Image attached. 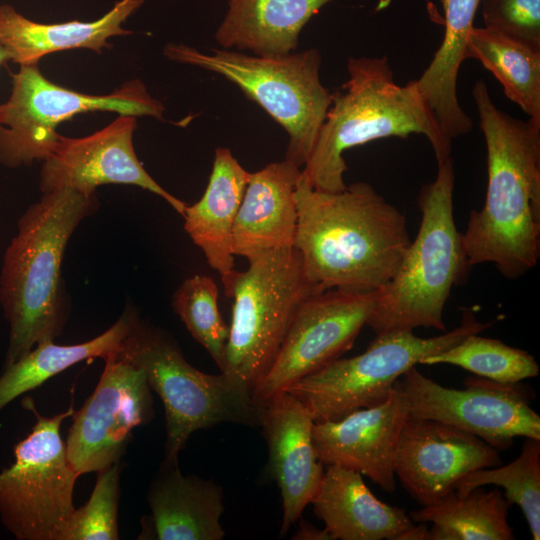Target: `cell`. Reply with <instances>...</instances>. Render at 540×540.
<instances>
[{
	"label": "cell",
	"mask_w": 540,
	"mask_h": 540,
	"mask_svg": "<svg viewBox=\"0 0 540 540\" xmlns=\"http://www.w3.org/2000/svg\"><path fill=\"white\" fill-rule=\"evenodd\" d=\"M139 319L136 310L126 306L111 327L89 341L73 345L40 343L19 360L4 366L0 376V412L20 395L69 367L83 360L116 354Z\"/></svg>",
	"instance_id": "484cf974"
},
{
	"label": "cell",
	"mask_w": 540,
	"mask_h": 540,
	"mask_svg": "<svg viewBox=\"0 0 540 540\" xmlns=\"http://www.w3.org/2000/svg\"><path fill=\"white\" fill-rule=\"evenodd\" d=\"M258 418L268 445L269 472L282 496V536L318 492L324 475L323 464L313 444L312 415L288 391L260 406Z\"/></svg>",
	"instance_id": "ac0fdd59"
},
{
	"label": "cell",
	"mask_w": 540,
	"mask_h": 540,
	"mask_svg": "<svg viewBox=\"0 0 540 540\" xmlns=\"http://www.w3.org/2000/svg\"><path fill=\"white\" fill-rule=\"evenodd\" d=\"M501 465L481 438L433 420L407 418L397 445L395 476L422 506L442 499L469 472Z\"/></svg>",
	"instance_id": "2e32d148"
},
{
	"label": "cell",
	"mask_w": 540,
	"mask_h": 540,
	"mask_svg": "<svg viewBox=\"0 0 540 540\" xmlns=\"http://www.w3.org/2000/svg\"><path fill=\"white\" fill-rule=\"evenodd\" d=\"M493 484L505 489L504 497L517 504L529 525L532 538L540 539V439L526 438L519 456L504 466L482 468L467 473L454 485L464 492Z\"/></svg>",
	"instance_id": "f546056e"
},
{
	"label": "cell",
	"mask_w": 540,
	"mask_h": 540,
	"mask_svg": "<svg viewBox=\"0 0 540 540\" xmlns=\"http://www.w3.org/2000/svg\"><path fill=\"white\" fill-rule=\"evenodd\" d=\"M466 58L479 61L503 87L505 95L540 122V47L497 30L473 27Z\"/></svg>",
	"instance_id": "83f0119b"
},
{
	"label": "cell",
	"mask_w": 540,
	"mask_h": 540,
	"mask_svg": "<svg viewBox=\"0 0 540 540\" xmlns=\"http://www.w3.org/2000/svg\"><path fill=\"white\" fill-rule=\"evenodd\" d=\"M441 363L505 384L519 383L539 374V365L531 354L479 333L470 334L450 348L420 361L426 365Z\"/></svg>",
	"instance_id": "f1b7e54d"
},
{
	"label": "cell",
	"mask_w": 540,
	"mask_h": 540,
	"mask_svg": "<svg viewBox=\"0 0 540 540\" xmlns=\"http://www.w3.org/2000/svg\"><path fill=\"white\" fill-rule=\"evenodd\" d=\"M294 247L324 290L373 292L395 274L411 242L404 214L369 183L339 192L313 188L301 172Z\"/></svg>",
	"instance_id": "7a4b0ae2"
},
{
	"label": "cell",
	"mask_w": 540,
	"mask_h": 540,
	"mask_svg": "<svg viewBox=\"0 0 540 540\" xmlns=\"http://www.w3.org/2000/svg\"><path fill=\"white\" fill-rule=\"evenodd\" d=\"M510 504L495 488L455 489L434 504L422 506L409 516L413 522H431L427 540H513L508 523Z\"/></svg>",
	"instance_id": "4316f807"
},
{
	"label": "cell",
	"mask_w": 540,
	"mask_h": 540,
	"mask_svg": "<svg viewBox=\"0 0 540 540\" xmlns=\"http://www.w3.org/2000/svg\"><path fill=\"white\" fill-rule=\"evenodd\" d=\"M99 382L80 410L74 412L66 454L80 476L119 462L132 431L153 417V397L140 367L116 354L104 358Z\"/></svg>",
	"instance_id": "5bb4252c"
},
{
	"label": "cell",
	"mask_w": 540,
	"mask_h": 540,
	"mask_svg": "<svg viewBox=\"0 0 540 540\" xmlns=\"http://www.w3.org/2000/svg\"><path fill=\"white\" fill-rule=\"evenodd\" d=\"M163 54L235 84L288 133L285 160L304 166L332 102V94L320 79L318 50L258 56L223 48L203 53L185 44H167Z\"/></svg>",
	"instance_id": "8992f818"
},
{
	"label": "cell",
	"mask_w": 540,
	"mask_h": 540,
	"mask_svg": "<svg viewBox=\"0 0 540 540\" xmlns=\"http://www.w3.org/2000/svg\"><path fill=\"white\" fill-rule=\"evenodd\" d=\"M145 0H118L102 17L93 21L72 20L62 23H39L26 18L9 4L0 5V45L10 61L20 66L35 65L51 53L85 48L102 53L114 36L132 33L123 23Z\"/></svg>",
	"instance_id": "ffe728a7"
},
{
	"label": "cell",
	"mask_w": 540,
	"mask_h": 540,
	"mask_svg": "<svg viewBox=\"0 0 540 540\" xmlns=\"http://www.w3.org/2000/svg\"><path fill=\"white\" fill-rule=\"evenodd\" d=\"M98 207L96 196L42 193L17 222L0 271V305L9 325L5 364L61 335L69 316L61 265L67 244Z\"/></svg>",
	"instance_id": "3957f363"
},
{
	"label": "cell",
	"mask_w": 540,
	"mask_h": 540,
	"mask_svg": "<svg viewBox=\"0 0 540 540\" xmlns=\"http://www.w3.org/2000/svg\"><path fill=\"white\" fill-rule=\"evenodd\" d=\"M408 418L406 402L393 387L383 403L356 410L335 421L314 422L312 437L322 464L364 474L387 492L394 491L399 435Z\"/></svg>",
	"instance_id": "e0dca14e"
},
{
	"label": "cell",
	"mask_w": 540,
	"mask_h": 540,
	"mask_svg": "<svg viewBox=\"0 0 540 540\" xmlns=\"http://www.w3.org/2000/svg\"><path fill=\"white\" fill-rule=\"evenodd\" d=\"M362 474L327 465L313 498L314 512L333 540H398L414 526L406 511L379 500Z\"/></svg>",
	"instance_id": "44dd1931"
},
{
	"label": "cell",
	"mask_w": 540,
	"mask_h": 540,
	"mask_svg": "<svg viewBox=\"0 0 540 540\" xmlns=\"http://www.w3.org/2000/svg\"><path fill=\"white\" fill-rule=\"evenodd\" d=\"M481 0H442L445 32L439 49L422 75L414 80L424 103L443 135L450 141L468 134L472 119L462 109L457 96V78L466 58V47ZM391 0H379L376 11Z\"/></svg>",
	"instance_id": "cb8c5ba5"
},
{
	"label": "cell",
	"mask_w": 540,
	"mask_h": 540,
	"mask_svg": "<svg viewBox=\"0 0 540 540\" xmlns=\"http://www.w3.org/2000/svg\"><path fill=\"white\" fill-rule=\"evenodd\" d=\"M376 297L377 291L327 289L306 298L270 367L252 387L256 407L349 350L367 325Z\"/></svg>",
	"instance_id": "4fadbf2b"
},
{
	"label": "cell",
	"mask_w": 540,
	"mask_h": 540,
	"mask_svg": "<svg viewBox=\"0 0 540 540\" xmlns=\"http://www.w3.org/2000/svg\"><path fill=\"white\" fill-rule=\"evenodd\" d=\"M36 422L30 434L14 447L15 461L0 471V519L17 540H59L74 511L73 492L79 475L68 461L60 435L70 407L52 417L24 401Z\"/></svg>",
	"instance_id": "8fae6325"
},
{
	"label": "cell",
	"mask_w": 540,
	"mask_h": 540,
	"mask_svg": "<svg viewBox=\"0 0 540 540\" xmlns=\"http://www.w3.org/2000/svg\"><path fill=\"white\" fill-rule=\"evenodd\" d=\"M221 281L225 295L233 298L221 372L252 390L273 362L298 307L324 289L308 277L295 247L268 252Z\"/></svg>",
	"instance_id": "ba28073f"
},
{
	"label": "cell",
	"mask_w": 540,
	"mask_h": 540,
	"mask_svg": "<svg viewBox=\"0 0 540 540\" xmlns=\"http://www.w3.org/2000/svg\"><path fill=\"white\" fill-rule=\"evenodd\" d=\"M149 539L221 540L222 489L212 481L184 476L178 465H163L148 492Z\"/></svg>",
	"instance_id": "7402d4cb"
},
{
	"label": "cell",
	"mask_w": 540,
	"mask_h": 540,
	"mask_svg": "<svg viewBox=\"0 0 540 540\" xmlns=\"http://www.w3.org/2000/svg\"><path fill=\"white\" fill-rule=\"evenodd\" d=\"M485 27L540 47V0H485Z\"/></svg>",
	"instance_id": "d6a6232c"
},
{
	"label": "cell",
	"mask_w": 540,
	"mask_h": 540,
	"mask_svg": "<svg viewBox=\"0 0 540 540\" xmlns=\"http://www.w3.org/2000/svg\"><path fill=\"white\" fill-rule=\"evenodd\" d=\"M136 118L119 115L103 129L85 137L59 135L54 148L43 160L39 178L41 192L68 189L93 196L101 185H133L161 197L183 217L187 204L160 186L136 155L133 145Z\"/></svg>",
	"instance_id": "9a60e30c"
},
{
	"label": "cell",
	"mask_w": 540,
	"mask_h": 540,
	"mask_svg": "<svg viewBox=\"0 0 540 540\" xmlns=\"http://www.w3.org/2000/svg\"><path fill=\"white\" fill-rule=\"evenodd\" d=\"M172 306L189 333L208 351L221 370L229 326L220 315L218 288L213 279L205 275L185 279L173 294Z\"/></svg>",
	"instance_id": "4dcf8cb0"
},
{
	"label": "cell",
	"mask_w": 540,
	"mask_h": 540,
	"mask_svg": "<svg viewBox=\"0 0 540 540\" xmlns=\"http://www.w3.org/2000/svg\"><path fill=\"white\" fill-rule=\"evenodd\" d=\"M332 0H229L215 33L223 49L236 47L258 56L294 52L310 18Z\"/></svg>",
	"instance_id": "d4e9b609"
},
{
	"label": "cell",
	"mask_w": 540,
	"mask_h": 540,
	"mask_svg": "<svg viewBox=\"0 0 540 540\" xmlns=\"http://www.w3.org/2000/svg\"><path fill=\"white\" fill-rule=\"evenodd\" d=\"M464 384V389L446 388L413 366L394 385L406 402L408 418L455 426L498 451L512 446L516 437L540 439V417L529 405V388L480 376L468 377Z\"/></svg>",
	"instance_id": "7c38bea8"
},
{
	"label": "cell",
	"mask_w": 540,
	"mask_h": 540,
	"mask_svg": "<svg viewBox=\"0 0 540 540\" xmlns=\"http://www.w3.org/2000/svg\"><path fill=\"white\" fill-rule=\"evenodd\" d=\"M120 463L99 471L87 503L74 509L59 540H117Z\"/></svg>",
	"instance_id": "1f68e13d"
},
{
	"label": "cell",
	"mask_w": 540,
	"mask_h": 540,
	"mask_svg": "<svg viewBox=\"0 0 540 540\" xmlns=\"http://www.w3.org/2000/svg\"><path fill=\"white\" fill-rule=\"evenodd\" d=\"M487 152V189L462 233L471 266L491 263L507 279L522 277L540 257V122L500 110L488 86L472 89Z\"/></svg>",
	"instance_id": "6da1fadb"
},
{
	"label": "cell",
	"mask_w": 540,
	"mask_h": 540,
	"mask_svg": "<svg viewBox=\"0 0 540 540\" xmlns=\"http://www.w3.org/2000/svg\"><path fill=\"white\" fill-rule=\"evenodd\" d=\"M108 111L119 115L163 119V103L138 79L110 94L91 95L48 80L38 65L20 66L12 74V89L0 110V163L9 168L44 160L60 134L56 127L77 114Z\"/></svg>",
	"instance_id": "30bf717a"
},
{
	"label": "cell",
	"mask_w": 540,
	"mask_h": 540,
	"mask_svg": "<svg viewBox=\"0 0 540 540\" xmlns=\"http://www.w3.org/2000/svg\"><path fill=\"white\" fill-rule=\"evenodd\" d=\"M116 356L144 370L161 398L166 419L164 465H177L193 432L230 422L259 425L251 390L221 372L207 374L190 365L173 338L141 319Z\"/></svg>",
	"instance_id": "52a82bcc"
},
{
	"label": "cell",
	"mask_w": 540,
	"mask_h": 540,
	"mask_svg": "<svg viewBox=\"0 0 540 540\" xmlns=\"http://www.w3.org/2000/svg\"><path fill=\"white\" fill-rule=\"evenodd\" d=\"M302 170L283 160L250 173L233 227V253L248 262L294 247L298 223L295 189Z\"/></svg>",
	"instance_id": "d6986e66"
},
{
	"label": "cell",
	"mask_w": 540,
	"mask_h": 540,
	"mask_svg": "<svg viewBox=\"0 0 540 540\" xmlns=\"http://www.w3.org/2000/svg\"><path fill=\"white\" fill-rule=\"evenodd\" d=\"M7 61H10V55L8 51L0 45V66L2 64H5ZM0 110H1V104H0Z\"/></svg>",
	"instance_id": "d590c367"
},
{
	"label": "cell",
	"mask_w": 540,
	"mask_h": 540,
	"mask_svg": "<svg viewBox=\"0 0 540 540\" xmlns=\"http://www.w3.org/2000/svg\"><path fill=\"white\" fill-rule=\"evenodd\" d=\"M249 175L228 148H216L205 192L183 216L186 233L221 278L234 270L233 227Z\"/></svg>",
	"instance_id": "603a6c76"
},
{
	"label": "cell",
	"mask_w": 540,
	"mask_h": 540,
	"mask_svg": "<svg viewBox=\"0 0 540 540\" xmlns=\"http://www.w3.org/2000/svg\"><path fill=\"white\" fill-rule=\"evenodd\" d=\"M295 540H333L330 533L324 529L316 528L312 523L300 521L299 529L294 535Z\"/></svg>",
	"instance_id": "836d02e7"
},
{
	"label": "cell",
	"mask_w": 540,
	"mask_h": 540,
	"mask_svg": "<svg viewBox=\"0 0 540 540\" xmlns=\"http://www.w3.org/2000/svg\"><path fill=\"white\" fill-rule=\"evenodd\" d=\"M455 174L451 157L418 195L421 221L395 274L382 288L367 322L376 334L434 328L445 332L443 311L451 291L472 267L454 219Z\"/></svg>",
	"instance_id": "5b68a950"
},
{
	"label": "cell",
	"mask_w": 540,
	"mask_h": 540,
	"mask_svg": "<svg viewBox=\"0 0 540 540\" xmlns=\"http://www.w3.org/2000/svg\"><path fill=\"white\" fill-rule=\"evenodd\" d=\"M348 79L332 102L302 173L310 185L339 192L347 185L344 153L365 143L420 134L430 143L437 164L450 157L452 142L441 132L415 81H395L388 58L350 57Z\"/></svg>",
	"instance_id": "277c9868"
},
{
	"label": "cell",
	"mask_w": 540,
	"mask_h": 540,
	"mask_svg": "<svg viewBox=\"0 0 540 540\" xmlns=\"http://www.w3.org/2000/svg\"><path fill=\"white\" fill-rule=\"evenodd\" d=\"M428 526L425 522H419L417 526L402 533L398 540H427Z\"/></svg>",
	"instance_id": "e575fe53"
},
{
	"label": "cell",
	"mask_w": 540,
	"mask_h": 540,
	"mask_svg": "<svg viewBox=\"0 0 540 540\" xmlns=\"http://www.w3.org/2000/svg\"><path fill=\"white\" fill-rule=\"evenodd\" d=\"M492 323L463 309L459 326L443 334L421 338L413 330L376 334L367 349L351 358H337L293 383L286 391L301 401L314 422L335 421L387 400L395 382L421 359L480 333Z\"/></svg>",
	"instance_id": "9c48e42d"
}]
</instances>
